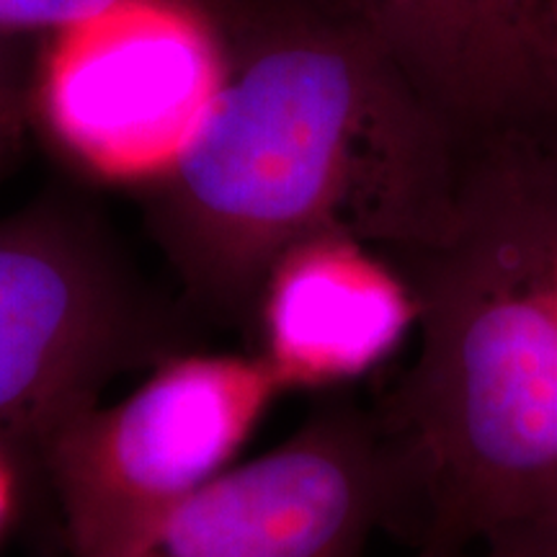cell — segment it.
<instances>
[{
	"label": "cell",
	"instance_id": "cell-8",
	"mask_svg": "<svg viewBox=\"0 0 557 557\" xmlns=\"http://www.w3.org/2000/svg\"><path fill=\"white\" fill-rule=\"evenodd\" d=\"M348 9L468 137L542 111L547 0H348Z\"/></svg>",
	"mask_w": 557,
	"mask_h": 557
},
{
	"label": "cell",
	"instance_id": "cell-7",
	"mask_svg": "<svg viewBox=\"0 0 557 557\" xmlns=\"http://www.w3.org/2000/svg\"><path fill=\"white\" fill-rule=\"evenodd\" d=\"M259 357L282 389H336L377 372L416 333L398 263L346 233H320L271 263L253 308Z\"/></svg>",
	"mask_w": 557,
	"mask_h": 557
},
{
	"label": "cell",
	"instance_id": "cell-3",
	"mask_svg": "<svg viewBox=\"0 0 557 557\" xmlns=\"http://www.w3.org/2000/svg\"><path fill=\"white\" fill-rule=\"evenodd\" d=\"M278 393L259 354H186L70 418L39 455L67 557L111 555L225 472Z\"/></svg>",
	"mask_w": 557,
	"mask_h": 557
},
{
	"label": "cell",
	"instance_id": "cell-4",
	"mask_svg": "<svg viewBox=\"0 0 557 557\" xmlns=\"http://www.w3.org/2000/svg\"><path fill=\"white\" fill-rule=\"evenodd\" d=\"M225 73L218 0H132L54 32L29 107L75 169L152 186L197 139Z\"/></svg>",
	"mask_w": 557,
	"mask_h": 557
},
{
	"label": "cell",
	"instance_id": "cell-12",
	"mask_svg": "<svg viewBox=\"0 0 557 557\" xmlns=\"http://www.w3.org/2000/svg\"><path fill=\"white\" fill-rule=\"evenodd\" d=\"M540 96L542 111L557 114V0H547L545 21H542L540 34Z\"/></svg>",
	"mask_w": 557,
	"mask_h": 557
},
{
	"label": "cell",
	"instance_id": "cell-15",
	"mask_svg": "<svg viewBox=\"0 0 557 557\" xmlns=\"http://www.w3.org/2000/svg\"><path fill=\"white\" fill-rule=\"evenodd\" d=\"M312 3H323V5H331V9L351 11V9H348V0H312Z\"/></svg>",
	"mask_w": 557,
	"mask_h": 557
},
{
	"label": "cell",
	"instance_id": "cell-13",
	"mask_svg": "<svg viewBox=\"0 0 557 557\" xmlns=\"http://www.w3.org/2000/svg\"><path fill=\"white\" fill-rule=\"evenodd\" d=\"M478 557H557V532L493 542V545L480 547Z\"/></svg>",
	"mask_w": 557,
	"mask_h": 557
},
{
	"label": "cell",
	"instance_id": "cell-6",
	"mask_svg": "<svg viewBox=\"0 0 557 557\" xmlns=\"http://www.w3.org/2000/svg\"><path fill=\"white\" fill-rule=\"evenodd\" d=\"M395 524L398 483L374 410L333 400L107 557H364Z\"/></svg>",
	"mask_w": 557,
	"mask_h": 557
},
{
	"label": "cell",
	"instance_id": "cell-14",
	"mask_svg": "<svg viewBox=\"0 0 557 557\" xmlns=\"http://www.w3.org/2000/svg\"><path fill=\"white\" fill-rule=\"evenodd\" d=\"M18 498V485H16V472H13V451H9L0 444V534L5 532L9 521L13 517V508H16Z\"/></svg>",
	"mask_w": 557,
	"mask_h": 557
},
{
	"label": "cell",
	"instance_id": "cell-9",
	"mask_svg": "<svg viewBox=\"0 0 557 557\" xmlns=\"http://www.w3.org/2000/svg\"><path fill=\"white\" fill-rule=\"evenodd\" d=\"M478 139L513 194L557 310V114L540 111Z\"/></svg>",
	"mask_w": 557,
	"mask_h": 557
},
{
	"label": "cell",
	"instance_id": "cell-11",
	"mask_svg": "<svg viewBox=\"0 0 557 557\" xmlns=\"http://www.w3.org/2000/svg\"><path fill=\"white\" fill-rule=\"evenodd\" d=\"M32 81L16 37H0V165L18 150L32 120Z\"/></svg>",
	"mask_w": 557,
	"mask_h": 557
},
{
	"label": "cell",
	"instance_id": "cell-5",
	"mask_svg": "<svg viewBox=\"0 0 557 557\" xmlns=\"http://www.w3.org/2000/svg\"><path fill=\"white\" fill-rule=\"evenodd\" d=\"M139 297L101 233L65 205L0 222V444L41 455L145 351Z\"/></svg>",
	"mask_w": 557,
	"mask_h": 557
},
{
	"label": "cell",
	"instance_id": "cell-1",
	"mask_svg": "<svg viewBox=\"0 0 557 557\" xmlns=\"http://www.w3.org/2000/svg\"><path fill=\"white\" fill-rule=\"evenodd\" d=\"M227 73L205 127L152 184V225L194 297L253 320L271 263L346 233L395 259L447 235L470 137L351 11L218 0Z\"/></svg>",
	"mask_w": 557,
	"mask_h": 557
},
{
	"label": "cell",
	"instance_id": "cell-10",
	"mask_svg": "<svg viewBox=\"0 0 557 557\" xmlns=\"http://www.w3.org/2000/svg\"><path fill=\"white\" fill-rule=\"evenodd\" d=\"M132 0H0V37L62 32ZM209 3V0H207Z\"/></svg>",
	"mask_w": 557,
	"mask_h": 557
},
{
	"label": "cell",
	"instance_id": "cell-2",
	"mask_svg": "<svg viewBox=\"0 0 557 557\" xmlns=\"http://www.w3.org/2000/svg\"><path fill=\"white\" fill-rule=\"evenodd\" d=\"M416 359L374 410L416 557L557 532V310L513 194L470 139L442 240L395 256Z\"/></svg>",
	"mask_w": 557,
	"mask_h": 557
}]
</instances>
